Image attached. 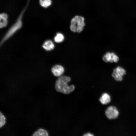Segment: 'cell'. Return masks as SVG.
<instances>
[{"label": "cell", "instance_id": "obj_16", "mask_svg": "<svg viewBox=\"0 0 136 136\" xmlns=\"http://www.w3.org/2000/svg\"><path fill=\"white\" fill-rule=\"evenodd\" d=\"M8 16L6 13H3L0 15V21L7 20Z\"/></svg>", "mask_w": 136, "mask_h": 136}, {"label": "cell", "instance_id": "obj_2", "mask_svg": "<svg viewBox=\"0 0 136 136\" xmlns=\"http://www.w3.org/2000/svg\"><path fill=\"white\" fill-rule=\"evenodd\" d=\"M29 1V0H28L26 5L21 12L16 21L9 28L5 35L1 41V44L3 43L10 38L22 27V18L23 14L27 8Z\"/></svg>", "mask_w": 136, "mask_h": 136}, {"label": "cell", "instance_id": "obj_18", "mask_svg": "<svg viewBox=\"0 0 136 136\" xmlns=\"http://www.w3.org/2000/svg\"><path fill=\"white\" fill-rule=\"evenodd\" d=\"M83 135L84 136H93V135L92 134L89 133H88L85 134Z\"/></svg>", "mask_w": 136, "mask_h": 136}, {"label": "cell", "instance_id": "obj_8", "mask_svg": "<svg viewBox=\"0 0 136 136\" xmlns=\"http://www.w3.org/2000/svg\"><path fill=\"white\" fill-rule=\"evenodd\" d=\"M115 54L113 52L110 53L108 52L106 53L103 57V60L106 62H109L111 63L113 62H114L113 56Z\"/></svg>", "mask_w": 136, "mask_h": 136}, {"label": "cell", "instance_id": "obj_10", "mask_svg": "<svg viewBox=\"0 0 136 136\" xmlns=\"http://www.w3.org/2000/svg\"><path fill=\"white\" fill-rule=\"evenodd\" d=\"M112 76L117 81H120L123 80V76L117 72L115 69H114L113 71Z\"/></svg>", "mask_w": 136, "mask_h": 136}, {"label": "cell", "instance_id": "obj_6", "mask_svg": "<svg viewBox=\"0 0 136 136\" xmlns=\"http://www.w3.org/2000/svg\"><path fill=\"white\" fill-rule=\"evenodd\" d=\"M99 100L103 105H106L109 103L111 100L110 96L107 93H104L102 95Z\"/></svg>", "mask_w": 136, "mask_h": 136}, {"label": "cell", "instance_id": "obj_9", "mask_svg": "<svg viewBox=\"0 0 136 136\" xmlns=\"http://www.w3.org/2000/svg\"><path fill=\"white\" fill-rule=\"evenodd\" d=\"M48 135L47 132L46 130L42 128L39 129L35 131L33 135V136H47Z\"/></svg>", "mask_w": 136, "mask_h": 136}, {"label": "cell", "instance_id": "obj_17", "mask_svg": "<svg viewBox=\"0 0 136 136\" xmlns=\"http://www.w3.org/2000/svg\"><path fill=\"white\" fill-rule=\"evenodd\" d=\"M119 59L118 57L115 54L113 56V60L114 62H117Z\"/></svg>", "mask_w": 136, "mask_h": 136}, {"label": "cell", "instance_id": "obj_15", "mask_svg": "<svg viewBox=\"0 0 136 136\" xmlns=\"http://www.w3.org/2000/svg\"><path fill=\"white\" fill-rule=\"evenodd\" d=\"M8 21L7 20H2L0 21V27L1 28L6 27Z\"/></svg>", "mask_w": 136, "mask_h": 136}, {"label": "cell", "instance_id": "obj_5", "mask_svg": "<svg viewBox=\"0 0 136 136\" xmlns=\"http://www.w3.org/2000/svg\"><path fill=\"white\" fill-rule=\"evenodd\" d=\"M51 71L54 76L59 77L61 76L64 73V69L62 66L57 64L52 67Z\"/></svg>", "mask_w": 136, "mask_h": 136}, {"label": "cell", "instance_id": "obj_4", "mask_svg": "<svg viewBox=\"0 0 136 136\" xmlns=\"http://www.w3.org/2000/svg\"><path fill=\"white\" fill-rule=\"evenodd\" d=\"M105 113L107 117L110 119L116 118L119 114V112L116 108L113 106L108 107L105 111Z\"/></svg>", "mask_w": 136, "mask_h": 136}, {"label": "cell", "instance_id": "obj_7", "mask_svg": "<svg viewBox=\"0 0 136 136\" xmlns=\"http://www.w3.org/2000/svg\"><path fill=\"white\" fill-rule=\"evenodd\" d=\"M43 48L47 51H50L53 49L54 47V44L51 40L46 41L42 45Z\"/></svg>", "mask_w": 136, "mask_h": 136}, {"label": "cell", "instance_id": "obj_1", "mask_svg": "<svg viewBox=\"0 0 136 136\" xmlns=\"http://www.w3.org/2000/svg\"><path fill=\"white\" fill-rule=\"evenodd\" d=\"M71 80L70 78L65 76L59 77L56 80L55 88L58 92L64 94H68L73 91L75 88L73 85H69L68 83Z\"/></svg>", "mask_w": 136, "mask_h": 136}, {"label": "cell", "instance_id": "obj_12", "mask_svg": "<svg viewBox=\"0 0 136 136\" xmlns=\"http://www.w3.org/2000/svg\"><path fill=\"white\" fill-rule=\"evenodd\" d=\"M39 2L40 5L45 8H47L51 5V0H40Z\"/></svg>", "mask_w": 136, "mask_h": 136}, {"label": "cell", "instance_id": "obj_14", "mask_svg": "<svg viewBox=\"0 0 136 136\" xmlns=\"http://www.w3.org/2000/svg\"><path fill=\"white\" fill-rule=\"evenodd\" d=\"M6 118L5 116L0 112V127L1 128L6 123Z\"/></svg>", "mask_w": 136, "mask_h": 136}, {"label": "cell", "instance_id": "obj_13", "mask_svg": "<svg viewBox=\"0 0 136 136\" xmlns=\"http://www.w3.org/2000/svg\"><path fill=\"white\" fill-rule=\"evenodd\" d=\"M116 72L120 74L122 76H123L126 74L125 70L123 68L120 67L118 66L115 69Z\"/></svg>", "mask_w": 136, "mask_h": 136}, {"label": "cell", "instance_id": "obj_11", "mask_svg": "<svg viewBox=\"0 0 136 136\" xmlns=\"http://www.w3.org/2000/svg\"><path fill=\"white\" fill-rule=\"evenodd\" d=\"M64 37L61 33H57L54 38V41L57 43H60L64 40Z\"/></svg>", "mask_w": 136, "mask_h": 136}, {"label": "cell", "instance_id": "obj_3", "mask_svg": "<svg viewBox=\"0 0 136 136\" xmlns=\"http://www.w3.org/2000/svg\"><path fill=\"white\" fill-rule=\"evenodd\" d=\"M84 25V18L82 16H76L71 21L70 28L72 31L79 33L82 31Z\"/></svg>", "mask_w": 136, "mask_h": 136}]
</instances>
